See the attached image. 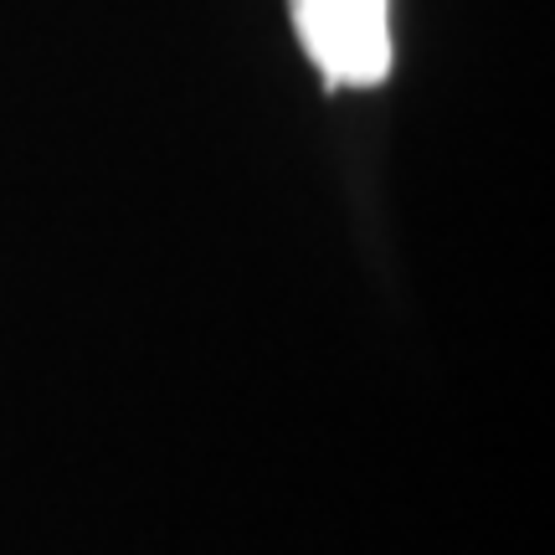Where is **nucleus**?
Masks as SVG:
<instances>
[{
  "label": "nucleus",
  "mask_w": 555,
  "mask_h": 555,
  "mask_svg": "<svg viewBox=\"0 0 555 555\" xmlns=\"http://www.w3.org/2000/svg\"><path fill=\"white\" fill-rule=\"evenodd\" d=\"M294 26L330 88H376L391 73L386 0H294Z\"/></svg>",
  "instance_id": "1"
}]
</instances>
